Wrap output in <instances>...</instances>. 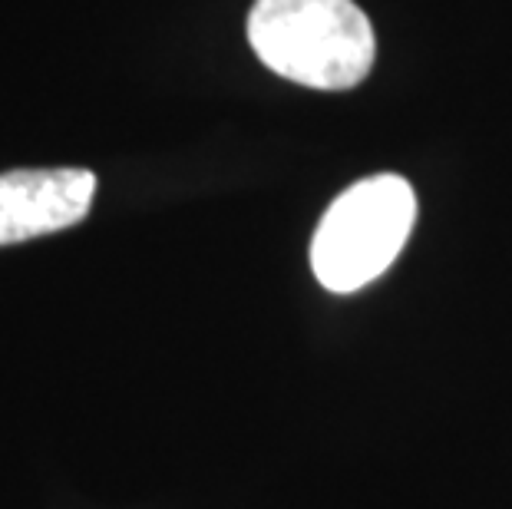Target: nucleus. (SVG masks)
<instances>
[{
  "mask_svg": "<svg viewBox=\"0 0 512 509\" xmlns=\"http://www.w3.org/2000/svg\"><path fill=\"white\" fill-rule=\"evenodd\" d=\"M96 176L90 169H10L0 176V245L63 232L90 215Z\"/></svg>",
  "mask_w": 512,
  "mask_h": 509,
  "instance_id": "7ed1b4c3",
  "label": "nucleus"
},
{
  "mask_svg": "<svg viewBox=\"0 0 512 509\" xmlns=\"http://www.w3.org/2000/svg\"><path fill=\"white\" fill-rule=\"evenodd\" d=\"M248 40L271 73L311 90H351L377 57L374 27L354 0H255Z\"/></svg>",
  "mask_w": 512,
  "mask_h": 509,
  "instance_id": "f257e3e1",
  "label": "nucleus"
},
{
  "mask_svg": "<svg viewBox=\"0 0 512 509\" xmlns=\"http://www.w3.org/2000/svg\"><path fill=\"white\" fill-rule=\"evenodd\" d=\"M417 222V196L400 176H370L334 199L311 242L314 278L334 295L361 291L394 265Z\"/></svg>",
  "mask_w": 512,
  "mask_h": 509,
  "instance_id": "f03ea898",
  "label": "nucleus"
}]
</instances>
